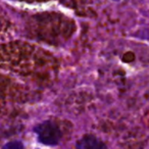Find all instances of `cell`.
<instances>
[{"label": "cell", "instance_id": "cell-1", "mask_svg": "<svg viewBox=\"0 0 149 149\" xmlns=\"http://www.w3.org/2000/svg\"><path fill=\"white\" fill-rule=\"evenodd\" d=\"M34 131L37 134L39 142L42 144L53 146V145L58 144V142L61 139V132L58 126L50 120H46V122L37 125Z\"/></svg>", "mask_w": 149, "mask_h": 149}, {"label": "cell", "instance_id": "cell-2", "mask_svg": "<svg viewBox=\"0 0 149 149\" xmlns=\"http://www.w3.org/2000/svg\"><path fill=\"white\" fill-rule=\"evenodd\" d=\"M76 149H107L100 139L92 135H86L77 142Z\"/></svg>", "mask_w": 149, "mask_h": 149}, {"label": "cell", "instance_id": "cell-3", "mask_svg": "<svg viewBox=\"0 0 149 149\" xmlns=\"http://www.w3.org/2000/svg\"><path fill=\"white\" fill-rule=\"evenodd\" d=\"M2 149H25L24 145L22 144V142L19 141H13V142L7 143L6 145H4Z\"/></svg>", "mask_w": 149, "mask_h": 149}]
</instances>
